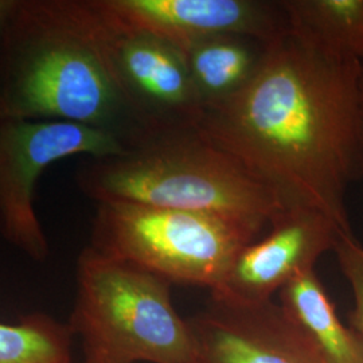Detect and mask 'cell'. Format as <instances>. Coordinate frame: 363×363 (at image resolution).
<instances>
[{"mask_svg": "<svg viewBox=\"0 0 363 363\" xmlns=\"http://www.w3.org/2000/svg\"><path fill=\"white\" fill-rule=\"evenodd\" d=\"M279 295L283 311L325 363H363L362 339L342 323L315 269L300 274Z\"/></svg>", "mask_w": 363, "mask_h": 363, "instance_id": "obj_11", "label": "cell"}, {"mask_svg": "<svg viewBox=\"0 0 363 363\" xmlns=\"http://www.w3.org/2000/svg\"><path fill=\"white\" fill-rule=\"evenodd\" d=\"M250 242L238 229L210 216L105 201L96 203L89 247L172 286L213 292L238 252Z\"/></svg>", "mask_w": 363, "mask_h": 363, "instance_id": "obj_5", "label": "cell"}, {"mask_svg": "<svg viewBox=\"0 0 363 363\" xmlns=\"http://www.w3.org/2000/svg\"><path fill=\"white\" fill-rule=\"evenodd\" d=\"M339 268L352 292L354 307L350 313L351 328L357 331L363 343V245L352 233L339 235L334 247Z\"/></svg>", "mask_w": 363, "mask_h": 363, "instance_id": "obj_15", "label": "cell"}, {"mask_svg": "<svg viewBox=\"0 0 363 363\" xmlns=\"http://www.w3.org/2000/svg\"><path fill=\"white\" fill-rule=\"evenodd\" d=\"M103 18L111 65L143 138L198 127L203 108L181 49L155 35L115 26L104 13Z\"/></svg>", "mask_w": 363, "mask_h": 363, "instance_id": "obj_7", "label": "cell"}, {"mask_svg": "<svg viewBox=\"0 0 363 363\" xmlns=\"http://www.w3.org/2000/svg\"><path fill=\"white\" fill-rule=\"evenodd\" d=\"M265 45L241 35H213L184 48L195 94L203 111L233 97L256 74Z\"/></svg>", "mask_w": 363, "mask_h": 363, "instance_id": "obj_12", "label": "cell"}, {"mask_svg": "<svg viewBox=\"0 0 363 363\" xmlns=\"http://www.w3.org/2000/svg\"><path fill=\"white\" fill-rule=\"evenodd\" d=\"M343 233L322 213L284 211L271 223L267 237L238 252L210 298L242 304L271 301L288 283L315 269L318 259L334 250Z\"/></svg>", "mask_w": 363, "mask_h": 363, "instance_id": "obj_9", "label": "cell"}, {"mask_svg": "<svg viewBox=\"0 0 363 363\" xmlns=\"http://www.w3.org/2000/svg\"><path fill=\"white\" fill-rule=\"evenodd\" d=\"M196 128L283 211H318L352 232L347 193L363 178L359 60L288 26L247 85L205 109Z\"/></svg>", "mask_w": 363, "mask_h": 363, "instance_id": "obj_1", "label": "cell"}, {"mask_svg": "<svg viewBox=\"0 0 363 363\" xmlns=\"http://www.w3.org/2000/svg\"><path fill=\"white\" fill-rule=\"evenodd\" d=\"M66 121L128 147L144 132L123 94L97 0H18L0 42V121Z\"/></svg>", "mask_w": 363, "mask_h": 363, "instance_id": "obj_2", "label": "cell"}, {"mask_svg": "<svg viewBox=\"0 0 363 363\" xmlns=\"http://www.w3.org/2000/svg\"><path fill=\"white\" fill-rule=\"evenodd\" d=\"M289 26L363 62V0H283Z\"/></svg>", "mask_w": 363, "mask_h": 363, "instance_id": "obj_13", "label": "cell"}, {"mask_svg": "<svg viewBox=\"0 0 363 363\" xmlns=\"http://www.w3.org/2000/svg\"><path fill=\"white\" fill-rule=\"evenodd\" d=\"M169 281L89 245L76 264L67 325L82 363H194L189 319L177 311Z\"/></svg>", "mask_w": 363, "mask_h": 363, "instance_id": "obj_4", "label": "cell"}, {"mask_svg": "<svg viewBox=\"0 0 363 363\" xmlns=\"http://www.w3.org/2000/svg\"><path fill=\"white\" fill-rule=\"evenodd\" d=\"M18 0H0V42L3 38L4 30L10 21V16L13 15V10L16 7Z\"/></svg>", "mask_w": 363, "mask_h": 363, "instance_id": "obj_16", "label": "cell"}, {"mask_svg": "<svg viewBox=\"0 0 363 363\" xmlns=\"http://www.w3.org/2000/svg\"><path fill=\"white\" fill-rule=\"evenodd\" d=\"M115 26L147 33L183 50L213 35L269 43L288 28L280 1L264 0H99Z\"/></svg>", "mask_w": 363, "mask_h": 363, "instance_id": "obj_8", "label": "cell"}, {"mask_svg": "<svg viewBox=\"0 0 363 363\" xmlns=\"http://www.w3.org/2000/svg\"><path fill=\"white\" fill-rule=\"evenodd\" d=\"M125 151L116 135L66 121H0V235L27 257H49V241L35 210L37 183L54 163Z\"/></svg>", "mask_w": 363, "mask_h": 363, "instance_id": "obj_6", "label": "cell"}, {"mask_svg": "<svg viewBox=\"0 0 363 363\" xmlns=\"http://www.w3.org/2000/svg\"><path fill=\"white\" fill-rule=\"evenodd\" d=\"M194 363H325L280 304L210 298L189 318Z\"/></svg>", "mask_w": 363, "mask_h": 363, "instance_id": "obj_10", "label": "cell"}, {"mask_svg": "<svg viewBox=\"0 0 363 363\" xmlns=\"http://www.w3.org/2000/svg\"><path fill=\"white\" fill-rule=\"evenodd\" d=\"M72 343L67 323L43 312L0 323V363H73Z\"/></svg>", "mask_w": 363, "mask_h": 363, "instance_id": "obj_14", "label": "cell"}, {"mask_svg": "<svg viewBox=\"0 0 363 363\" xmlns=\"http://www.w3.org/2000/svg\"><path fill=\"white\" fill-rule=\"evenodd\" d=\"M91 201H120L214 217L253 242L283 211L268 189L193 128L164 130L118 155L84 157L76 172Z\"/></svg>", "mask_w": 363, "mask_h": 363, "instance_id": "obj_3", "label": "cell"}]
</instances>
